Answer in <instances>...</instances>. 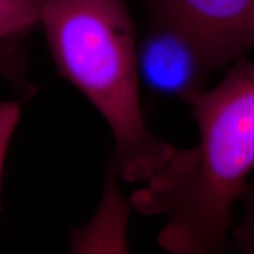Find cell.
<instances>
[{
    "mask_svg": "<svg viewBox=\"0 0 254 254\" xmlns=\"http://www.w3.org/2000/svg\"><path fill=\"white\" fill-rule=\"evenodd\" d=\"M138 77L151 93L189 104L219 71L204 44L172 20L147 17V28L136 39Z\"/></svg>",
    "mask_w": 254,
    "mask_h": 254,
    "instance_id": "cell-3",
    "label": "cell"
},
{
    "mask_svg": "<svg viewBox=\"0 0 254 254\" xmlns=\"http://www.w3.org/2000/svg\"><path fill=\"white\" fill-rule=\"evenodd\" d=\"M147 17L172 20L204 44L218 68L254 50V0H141Z\"/></svg>",
    "mask_w": 254,
    "mask_h": 254,
    "instance_id": "cell-4",
    "label": "cell"
},
{
    "mask_svg": "<svg viewBox=\"0 0 254 254\" xmlns=\"http://www.w3.org/2000/svg\"><path fill=\"white\" fill-rule=\"evenodd\" d=\"M20 104L15 100H0V184L9 142L20 119Z\"/></svg>",
    "mask_w": 254,
    "mask_h": 254,
    "instance_id": "cell-8",
    "label": "cell"
},
{
    "mask_svg": "<svg viewBox=\"0 0 254 254\" xmlns=\"http://www.w3.org/2000/svg\"><path fill=\"white\" fill-rule=\"evenodd\" d=\"M226 71L187 104L198 142L176 148L129 198L138 213L166 217L157 243L171 254L232 250V209L254 168V63L241 56Z\"/></svg>",
    "mask_w": 254,
    "mask_h": 254,
    "instance_id": "cell-1",
    "label": "cell"
},
{
    "mask_svg": "<svg viewBox=\"0 0 254 254\" xmlns=\"http://www.w3.org/2000/svg\"><path fill=\"white\" fill-rule=\"evenodd\" d=\"M25 37L15 36L0 40V79H4L11 86L28 91Z\"/></svg>",
    "mask_w": 254,
    "mask_h": 254,
    "instance_id": "cell-6",
    "label": "cell"
},
{
    "mask_svg": "<svg viewBox=\"0 0 254 254\" xmlns=\"http://www.w3.org/2000/svg\"><path fill=\"white\" fill-rule=\"evenodd\" d=\"M239 200L244 204L245 213L231 231L232 250L254 254V182H247Z\"/></svg>",
    "mask_w": 254,
    "mask_h": 254,
    "instance_id": "cell-7",
    "label": "cell"
},
{
    "mask_svg": "<svg viewBox=\"0 0 254 254\" xmlns=\"http://www.w3.org/2000/svg\"><path fill=\"white\" fill-rule=\"evenodd\" d=\"M40 25L60 74L106 120L114 172L127 183H144L177 147L146 125L126 0H44Z\"/></svg>",
    "mask_w": 254,
    "mask_h": 254,
    "instance_id": "cell-2",
    "label": "cell"
},
{
    "mask_svg": "<svg viewBox=\"0 0 254 254\" xmlns=\"http://www.w3.org/2000/svg\"><path fill=\"white\" fill-rule=\"evenodd\" d=\"M44 0H0V40L27 36L37 25Z\"/></svg>",
    "mask_w": 254,
    "mask_h": 254,
    "instance_id": "cell-5",
    "label": "cell"
}]
</instances>
